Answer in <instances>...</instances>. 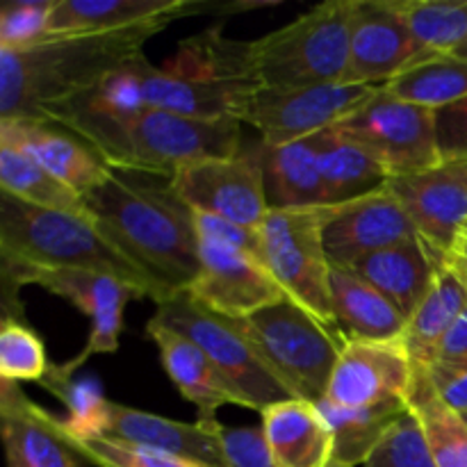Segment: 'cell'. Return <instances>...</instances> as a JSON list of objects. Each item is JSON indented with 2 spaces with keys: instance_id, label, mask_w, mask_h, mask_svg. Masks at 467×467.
<instances>
[{
  "instance_id": "cell-1",
  "label": "cell",
  "mask_w": 467,
  "mask_h": 467,
  "mask_svg": "<svg viewBox=\"0 0 467 467\" xmlns=\"http://www.w3.org/2000/svg\"><path fill=\"white\" fill-rule=\"evenodd\" d=\"M82 199L100 235L149 278L158 304L190 290L201 267L199 233L194 213L176 194L171 176L112 169Z\"/></svg>"
},
{
  "instance_id": "cell-2",
  "label": "cell",
  "mask_w": 467,
  "mask_h": 467,
  "mask_svg": "<svg viewBox=\"0 0 467 467\" xmlns=\"http://www.w3.org/2000/svg\"><path fill=\"white\" fill-rule=\"evenodd\" d=\"M178 18L94 35L48 36L30 48H0V119L39 117L48 103L76 96L144 53V44Z\"/></svg>"
},
{
  "instance_id": "cell-3",
  "label": "cell",
  "mask_w": 467,
  "mask_h": 467,
  "mask_svg": "<svg viewBox=\"0 0 467 467\" xmlns=\"http://www.w3.org/2000/svg\"><path fill=\"white\" fill-rule=\"evenodd\" d=\"M146 108L196 119H237L260 89L251 41H235L219 27L190 36L162 67L144 59Z\"/></svg>"
},
{
  "instance_id": "cell-4",
  "label": "cell",
  "mask_w": 467,
  "mask_h": 467,
  "mask_svg": "<svg viewBox=\"0 0 467 467\" xmlns=\"http://www.w3.org/2000/svg\"><path fill=\"white\" fill-rule=\"evenodd\" d=\"M0 258L41 269H85L117 276L160 301L149 278L128 263L89 217L27 205L0 196Z\"/></svg>"
},
{
  "instance_id": "cell-5",
  "label": "cell",
  "mask_w": 467,
  "mask_h": 467,
  "mask_svg": "<svg viewBox=\"0 0 467 467\" xmlns=\"http://www.w3.org/2000/svg\"><path fill=\"white\" fill-rule=\"evenodd\" d=\"M237 119H196L146 108L132 121L100 137L94 149L112 169L173 176L203 160L240 155Z\"/></svg>"
},
{
  "instance_id": "cell-6",
  "label": "cell",
  "mask_w": 467,
  "mask_h": 467,
  "mask_svg": "<svg viewBox=\"0 0 467 467\" xmlns=\"http://www.w3.org/2000/svg\"><path fill=\"white\" fill-rule=\"evenodd\" d=\"M354 0H328L287 26L251 41L260 89L345 82Z\"/></svg>"
},
{
  "instance_id": "cell-7",
  "label": "cell",
  "mask_w": 467,
  "mask_h": 467,
  "mask_svg": "<svg viewBox=\"0 0 467 467\" xmlns=\"http://www.w3.org/2000/svg\"><path fill=\"white\" fill-rule=\"evenodd\" d=\"M237 324L265 365L296 400L319 404L327 397L333 369L347 345L340 333H333L287 296L237 319Z\"/></svg>"
},
{
  "instance_id": "cell-8",
  "label": "cell",
  "mask_w": 467,
  "mask_h": 467,
  "mask_svg": "<svg viewBox=\"0 0 467 467\" xmlns=\"http://www.w3.org/2000/svg\"><path fill=\"white\" fill-rule=\"evenodd\" d=\"M150 319L194 342L226 379L228 386L242 397L244 409L263 413L269 406L296 400L285 383L265 365L237 319L205 308L190 292H178L164 299Z\"/></svg>"
},
{
  "instance_id": "cell-9",
  "label": "cell",
  "mask_w": 467,
  "mask_h": 467,
  "mask_svg": "<svg viewBox=\"0 0 467 467\" xmlns=\"http://www.w3.org/2000/svg\"><path fill=\"white\" fill-rule=\"evenodd\" d=\"M322 222L324 208L269 210L258 226L260 260L287 299L340 333L333 317L331 260L324 249Z\"/></svg>"
},
{
  "instance_id": "cell-10",
  "label": "cell",
  "mask_w": 467,
  "mask_h": 467,
  "mask_svg": "<svg viewBox=\"0 0 467 467\" xmlns=\"http://www.w3.org/2000/svg\"><path fill=\"white\" fill-rule=\"evenodd\" d=\"M5 304L16 296L18 287L39 285L50 295H57L76 306L91 319V333L85 349L68 363V372H76L89 356L114 354L123 328V308L132 299H146L144 292L117 276L85 269H41L32 265L3 260Z\"/></svg>"
},
{
  "instance_id": "cell-11",
  "label": "cell",
  "mask_w": 467,
  "mask_h": 467,
  "mask_svg": "<svg viewBox=\"0 0 467 467\" xmlns=\"http://www.w3.org/2000/svg\"><path fill=\"white\" fill-rule=\"evenodd\" d=\"M336 128L365 146L392 178L413 176L441 164L431 109L395 99L383 85Z\"/></svg>"
},
{
  "instance_id": "cell-12",
  "label": "cell",
  "mask_w": 467,
  "mask_h": 467,
  "mask_svg": "<svg viewBox=\"0 0 467 467\" xmlns=\"http://www.w3.org/2000/svg\"><path fill=\"white\" fill-rule=\"evenodd\" d=\"M377 91L379 87L354 82L258 89L246 100L240 121L254 126L265 144H287L337 126Z\"/></svg>"
},
{
  "instance_id": "cell-13",
  "label": "cell",
  "mask_w": 467,
  "mask_h": 467,
  "mask_svg": "<svg viewBox=\"0 0 467 467\" xmlns=\"http://www.w3.org/2000/svg\"><path fill=\"white\" fill-rule=\"evenodd\" d=\"M171 182L192 213L213 214L246 228H258L269 213L263 169L254 149L235 158L203 160L178 169Z\"/></svg>"
},
{
  "instance_id": "cell-14",
  "label": "cell",
  "mask_w": 467,
  "mask_h": 467,
  "mask_svg": "<svg viewBox=\"0 0 467 467\" xmlns=\"http://www.w3.org/2000/svg\"><path fill=\"white\" fill-rule=\"evenodd\" d=\"M199 276L190 295L228 319H244L285 299L263 263L246 251L213 237H199Z\"/></svg>"
},
{
  "instance_id": "cell-15",
  "label": "cell",
  "mask_w": 467,
  "mask_h": 467,
  "mask_svg": "<svg viewBox=\"0 0 467 467\" xmlns=\"http://www.w3.org/2000/svg\"><path fill=\"white\" fill-rule=\"evenodd\" d=\"M415 368L401 340H347L337 358L324 401L337 409H374L409 404Z\"/></svg>"
},
{
  "instance_id": "cell-16",
  "label": "cell",
  "mask_w": 467,
  "mask_h": 467,
  "mask_svg": "<svg viewBox=\"0 0 467 467\" xmlns=\"http://www.w3.org/2000/svg\"><path fill=\"white\" fill-rule=\"evenodd\" d=\"M415 235L420 233L413 219L388 187L349 203L324 208V249L331 265L337 267H349L365 255H372Z\"/></svg>"
},
{
  "instance_id": "cell-17",
  "label": "cell",
  "mask_w": 467,
  "mask_h": 467,
  "mask_svg": "<svg viewBox=\"0 0 467 467\" xmlns=\"http://www.w3.org/2000/svg\"><path fill=\"white\" fill-rule=\"evenodd\" d=\"M427 55L392 0H354L345 82L381 87Z\"/></svg>"
},
{
  "instance_id": "cell-18",
  "label": "cell",
  "mask_w": 467,
  "mask_h": 467,
  "mask_svg": "<svg viewBox=\"0 0 467 467\" xmlns=\"http://www.w3.org/2000/svg\"><path fill=\"white\" fill-rule=\"evenodd\" d=\"M0 144L30 155L80 196L112 173L108 160L85 137L48 117L0 119Z\"/></svg>"
},
{
  "instance_id": "cell-19",
  "label": "cell",
  "mask_w": 467,
  "mask_h": 467,
  "mask_svg": "<svg viewBox=\"0 0 467 467\" xmlns=\"http://www.w3.org/2000/svg\"><path fill=\"white\" fill-rule=\"evenodd\" d=\"M388 190L420 235L445 255L467 222V162H441L413 176L392 178Z\"/></svg>"
},
{
  "instance_id": "cell-20",
  "label": "cell",
  "mask_w": 467,
  "mask_h": 467,
  "mask_svg": "<svg viewBox=\"0 0 467 467\" xmlns=\"http://www.w3.org/2000/svg\"><path fill=\"white\" fill-rule=\"evenodd\" d=\"M222 424L196 420L194 424L176 422L162 415L146 413L112 401L105 438L146 450L164 451L210 467H228L222 447Z\"/></svg>"
},
{
  "instance_id": "cell-21",
  "label": "cell",
  "mask_w": 467,
  "mask_h": 467,
  "mask_svg": "<svg viewBox=\"0 0 467 467\" xmlns=\"http://www.w3.org/2000/svg\"><path fill=\"white\" fill-rule=\"evenodd\" d=\"M0 420L7 467H80L59 420L32 404L12 381L0 383Z\"/></svg>"
},
{
  "instance_id": "cell-22",
  "label": "cell",
  "mask_w": 467,
  "mask_h": 467,
  "mask_svg": "<svg viewBox=\"0 0 467 467\" xmlns=\"http://www.w3.org/2000/svg\"><path fill=\"white\" fill-rule=\"evenodd\" d=\"M442 263L445 255L433 249L422 235H415L400 244L365 255L347 269L377 287L406 319H410V315L431 290Z\"/></svg>"
},
{
  "instance_id": "cell-23",
  "label": "cell",
  "mask_w": 467,
  "mask_h": 467,
  "mask_svg": "<svg viewBox=\"0 0 467 467\" xmlns=\"http://www.w3.org/2000/svg\"><path fill=\"white\" fill-rule=\"evenodd\" d=\"M146 333L158 347L162 368L173 386L199 409V420L217 422V410L222 406H244L242 397L228 386L226 379L194 342L162 324H155L153 319L146 322Z\"/></svg>"
},
{
  "instance_id": "cell-24",
  "label": "cell",
  "mask_w": 467,
  "mask_h": 467,
  "mask_svg": "<svg viewBox=\"0 0 467 467\" xmlns=\"http://www.w3.org/2000/svg\"><path fill=\"white\" fill-rule=\"evenodd\" d=\"M276 467H331L333 429L317 404L287 400L260 413Z\"/></svg>"
},
{
  "instance_id": "cell-25",
  "label": "cell",
  "mask_w": 467,
  "mask_h": 467,
  "mask_svg": "<svg viewBox=\"0 0 467 467\" xmlns=\"http://www.w3.org/2000/svg\"><path fill=\"white\" fill-rule=\"evenodd\" d=\"M196 0H57L50 12L48 36L94 35L144 26L160 18L203 12Z\"/></svg>"
},
{
  "instance_id": "cell-26",
  "label": "cell",
  "mask_w": 467,
  "mask_h": 467,
  "mask_svg": "<svg viewBox=\"0 0 467 467\" xmlns=\"http://www.w3.org/2000/svg\"><path fill=\"white\" fill-rule=\"evenodd\" d=\"M254 153L263 169L269 210L327 208L317 146L313 137L287 144L260 141Z\"/></svg>"
},
{
  "instance_id": "cell-27",
  "label": "cell",
  "mask_w": 467,
  "mask_h": 467,
  "mask_svg": "<svg viewBox=\"0 0 467 467\" xmlns=\"http://www.w3.org/2000/svg\"><path fill=\"white\" fill-rule=\"evenodd\" d=\"M331 306L345 340L395 342L404 337L409 319L377 287L337 265H331Z\"/></svg>"
},
{
  "instance_id": "cell-28",
  "label": "cell",
  "mask_w": 467,
  "mask_h": 467,
  "mask_svg": "<svg viewBox=\"0 0 467 467\" xmlns=\"http://www.w3.org/2000/svg\"><path fill=\"white\" fill-rule=\"evenodd\" d=\"M313 140L317 146L327 208L377 194L392 181L390 171L340 128H327L313 135Z\"/></svg>"
},
{
  "instance_id": "cell-29",
  "label": "cell",
  "mask_w": 467,
  "mask_h": 467,
  "mask_svg": "<svg viewBox=\"0 0 467 467\" xmlns=\"http://www.w3.org/2000/svg\"><path fill=\"white\" fill-rule=\"evenodd\" d=\"M467 310V283L454 269L441 265L431 290L424 296L410 319L406 322L404 345L415 369H427L438 345Z\"/></svg>"
},
{
  "instance_id": "cell-30",
  "label": "cell",
  "mask_w": 467,
  "mask_h": 467,
  "mask_svg": "<svg viewBox=\"0 0 467 467\" xmlns=\"http://www.w3.org/2000/svg\"><path fill=\"white\" fill-rule=\"evenodd\" d=\"M383 87L404 103L436 112L467 96V57L456 53H427Z\"/></svg>"
},
{
  "instance_id": "cell-31",
  "label": "cell",
  "mask_w": 467,
  "mask_h": 467,
  "mask_svg": "<svg viewBox=\"0 0 467 467\" xmlns=\"http://www.w3.org/2000/svg\"><path fill=\"white\" fill-rule=\"evenodd\" d=\"M319 410L333 429L331 467L365 465L386 433L409 413V404H383L374 409H337L328 401H319Z\"/></svg>"
},
{
  "instance_id": "cell-32",
  "label": "cell",
  "mask_w": 467,
  "mask_h": 467,
  "mask_svg": "<svg viewBox=\"0 0 467 467\" xmlns=\"http://www.w3.org/2000/svg\"><path fill=\"white\" fill-rule=\"evenodd\" d=\"M409 409L420 422L436 467H467V420L445 404L424 369H415Z\"/></svg>"
},
{
  "instance_id": "cell-33",
  "label": "cell",
  "mask_w": 467,
  "mask_h": 467,
  "mask_svg": "<svg viewBox=\"0 0 467 467\" xmlns=\"http://www.w3.org/2000/svg\"><path fill=\"white\" fill-rule=\"evenodd\" d=\"M0 187L27 205L87 217L85 199L23 150L0 144Z\"/></svg>"
},
{
  "instance_id": "cell-34",
  "label": "cell",
  "mask_w": 467,
  "mask_h": 467,
  "mask_svg": "<svg viewBox=\"0 0 467 467\" xmlns=\"http://www.w3.org/2000/svg\"><path fill=\"white\" fill-rule=\"evenodd\" d=\"M39 386L67 406V418L57 420L68 441H91L108 433L112 401L105 400L94 377L76 379L64 365H50Z\"/></svg>"
},
{
  "instance_id": "cell-35",
  "label": "cell",
  "mask_w": 467,
  "mask_h": 467,
  "mask_svg": "<svg viewBox=\"0 0 467 467\" xmlns=\"http://www.w3.org/2000/svg\"><path fill=\"white\" fill-rule=\"evenodd\" d=\"M427 53H454L467 41V0H392Z\"/></svg>"
},
{
  "instance_id": "cell-36",
  "label": "cell",
  "mask_w": 467,
  "mask_h": 467,
  "mask_svg": "<svg viewBox=\"0 0 467 467\" xmlns=\"http://www.w3.org/2000/svg\"><path fill=\"white\" fill-rule=\"evenodd\" d=\"M48 368L44 340L23 319H3V327H0V377L3 381L39 383Z\"/></svg>"
},
{
  "instance_id": "cell-37",
  "label": "cell",
  "mask_w": 467,
  "mask_h": 467,
  "mask_svg": "<svg viewBox=\"0 0 467 467\" xmlns=\"http://www.w3.org/2000/svg\"><path fill=\"white\" fill-rule=\"evenodd\" d=\"M68 441V438H67ZM78 456H85L99 467H210L164 451L146 450V447L128 445V442L109 441V438H91V441H68Z\"/></svg>"
},
{
  "instance_id": "cell-38",
  "label": "cell",
  "mask_w": 467,
  "mask_h": 467,
  "mask_svg": "<svg viewBox=\"0 0 467 467\" xmlns=\"http://www.w3.org/2000/svg\"><path fill=\"white\" fill-rule=\"evenodd\" d=\"M57 0H12L0 12V48L21 50L48 39V21Z\"/></svg>"
},
{
  "instance_id": "cell-39",
  "label": "cell",
  "mask_w": 467,
  "mask_h": 467,
  "mask_svg": "<svg viewBox=\"0 0 467 467\" xmlns=\"http://www.w3.org/2000/svg\"><path fill=\"white\" fill-rule=\"evenodd\" d=\"M363 467H436L420 422L410 410L395 422Z\"/></svg>"
},
{
  "instance_id": "cell-40",
  "label": "cell",
  "mask_w": 467,
  "mask_h": 467,
  "mask_svg": "<svg viewBox=\"0 0 467 467\" xmlns=\"http://www.w3.org/2000/svg\"><path fill=\"white\" fill-rule=\"evenodd\" d=\"M424 372L429 374L436 388L467 374V310L461 315L459 322L447 331V336L442 337L431 363Z\"/></svg>"
},
{
  "instance_id": "cell-41",
  "label": "cell",
  "mask_w": 467,
  "mask_h": 467,
  "mask_svg": "<svg viewBox=\"0 0 467 467\" xmlns=\"http://www.w3.org/2000/svg\"><path fill=\"white\" fill-rule=\"evenodd\" d=\"M441 162H467V96L433 112Z\"/></svg>"
},
{
  "instance_id": "cell-42",
  "label": "cell",
  "mask_w": 467,
  "mask_h": 467,
  "mask_svg": "<svg viewBox=\"0 0 467 467\" xmlns=\"http://www.w3.org/2000/svg\"><path fill=\"white\" fill-rule=\"evenodd\" d=\"M222 447L228 467H276L263 429H222Z\"/></svg>"
},
{
  "instance_id": "cell-43",
  "label": "cell",
  "mask_w": 467,
  "mask_h": 467,
  "mask_svg": "<svg viewBox=\"0 0 467 467\" xmlns=\"http://www.w3.org/2000/svg\"><path fill=\"white\" fill-rule=\"evenodd\" d=\"M194 226L199 237H213V240L226 242V244L237 246V249L246 251V254L260 260L258 228H246L235 222H228V219L201 213H194ZM260 263H263V260H260Z\"/></svg>"
},
{
  "instance_id": "cell-44",
  "label": "cell",
  "mask_w": 467,
  "mask_h": 467,
  "mask_svg": "<svg viewBox=\"0 0 467 467\" xmlns=\"http://www.w3.org/2000/svg\"><path fill=\"white\" fill-rule=\"evenodd\" d=\"M445 265L467 283V222L459 228L454 242H451V249L445 254Z\"/></svg>"
},
{
  "instance_id": "cell-45",
  "label": "cell",
  "mask_w": 467,
  "mask_h": 467,
  "mask_svg": "<svg viewBox=\"0 0 467 467\" xmlns=\"http://www.w3.org/2000/svg\"><path fill=\"white\" fill-rule=\"evenodd\" d=\"M441 392V397L445 400L447 406L456 410V413L467 415V374L454 379V381L445 383V386L436 388Z\"/></svg>"
},
{
  "instance_id": "cell-46",
  "label": "cell",
  "mask_w": 467,
  "mask_h": 467,
  "mask_svg": "<svg viewBox=\"0 0 467 467\" xmlns=\"http://www.w3.org/2000/svg\"><path fill=\"white\" fill-rule=\"evenodd\" d=\"M454 53H456V55H461V57H467V41H465L463 46H461V48H456Z\"/></svg>"
},
{
  "instance_id": "cell-47",
  "label": "cell",
  "mask_w": 467,
  "mask_h": 467,
  "mask_svg": "<svg viewBox=\"0 0 467 467\" xmlns=\"http://www.w3.org/2000/svg\"><path fill=\"white\" fill-rule=\"evenodd\" d=\"M463 418H465V420H467V415H463Z\"/></svg>"
}]
</instances>
